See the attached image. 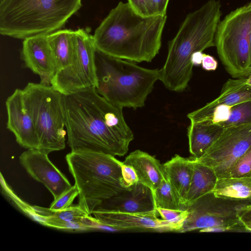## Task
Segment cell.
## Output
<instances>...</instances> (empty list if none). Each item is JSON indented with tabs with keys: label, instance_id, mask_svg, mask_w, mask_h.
<instances>
[{
	"label": "cell",
	"instance_id": "obj_37",
	"mask_svg": "<svg viewBox=\"0 0 251 251\" xmlns=\"http://www.w3.org/2000/svg\"><path fill=\"white\" fill-rule=\"evenodd\" d=\"M226 231H230L229 229L223 226H214L203 228L200 230V232H223Z\"/></svg>",
	"mask_w": 251,
	"mask_h": 251
},
{
	"label": "cell",
	"instance_id": "obj_38",
	"mask_svg": "<svg viewBox=\"0 0 251 251\" xmlns=\"http://www.w3.org/2000/svg\"><path fill=\"white\" fill-rule=\"evenodd\" d=\"M249 70L251 74V29L249 34Z\"/></svg>",
	"mask_w": 251,
	"mask_h": 251
},
{
	"label": "cell",
	"instance_id": "obj_31",
	"mask_svg": "<svg viewBox=\"0 0 251 251\" xmlns=\"http://www.w3.org/2000/svg\"><path fill=\"white\" fill-rule=\"evenodd\" d=\"M133 10L143 17L152 16L151 10V0H127Z\"/></svg>",
	"mask_w": 251,
	"mask_h": 251
},
{
	"label": "cell",
	"instance_id": "obj_24",
	"mask_svg": "<svg viewBox=\"0 0 251 251\" xmlns=\"http://www.w3.org/2000/svg\"><path fill=\"white\" fill-rule=\"evenodd\" d=\"M32 209L33 213L40 218V222L43 220L82 222L88 221L92 218L78 204L58 211L37 206L32 207Z\"/></svg>",
	"mask_w": 251,
	"mask_h": 251
},
{
	"label": "cell",
	"instance_id": "obj_17",
	"mask_svg": "<svg viewBox=\"0 0 251 251\" xmlns=\"http://www.w3.org/2000/svg\"><path fill=\"white\" fill-rule=\"evenodd\" d=\"M251 100V86L247 84V77L229 79L223 85L219 96L205 105L187 115L191 123H199L204 120L218 105L232 106Z\"/></svg>",
	"mask_w": 251,
	"mask_h": 251
},
{
	"label": "cell",
	"instance_id": "obj_30",
	"mask_svg": "<svg viewBox=\"0 0 251 251\" xmlns=\"http://www.w3.org/2000/svg\"><path fill=\"white\" fill-rule=\"evenodd\" d=\"M230 106L222 104L217 106L208 117L199 123L220 124L228 120L231 110Z\"/></svg>",
	"mask_w": 251,
	"mask_h": 251
},
{
	"label": "cell",
	"instance_id": "obj_26",
	"mask_svg": "<svg viewBox=\"0 0 251 251\" xmlns=\"http://www.w3.org/2000/svg\"><path fill=\"white\" fill-rule=\"evenodd\" d=\"M250 124H251V100L231 106L228 120L218 125L225 128Z\"/></svg>",
	"mask_w": 251,
	"mask_h": 251
},
{
	"label": "cell",
	"instance_id": "obj_39",
	"mask_svg": "<svg viewBox=\"0 0 251 251\" xmlns=\"http://www.w3.org/2000/svg\"><path fill=\"white\" fill-rule=\"evenodd\" d=\"M247 84L251 86V74L248 75L247 77Z\"/></svg>",
	"mask_w": 251,
	"mask_h": 251
},
{
	"label": "cell",
	"instance_id": "obj_25",
	"mask_svg": "<svg viewBox=\"0 0 251 251\" xmlns=\"http://www.w3.org/2000/svg\"><path fill=\"white\" fill-rule=\"evenodd\" d=\"M156 208L181 210L182 205L167 178L153 193Z\"/></svg>",
	"mask_w": 251,
	"mask_h": 251
},
{
	"label": "cell",
	"instance_id": "obj_8",
	"mask_svg": "<svg viewBox=\"0 0 251 251\" xmlns=\"http://www.w3.org/2000/svg\"><path fill=\"white\" fill-rule=\"evenodd\" d=\"M251 29V1L230 12L218 24L215 46L226 70L233 77L242 78L250 74Z\"/></svg>",
	"mask_w": 251,
	"mask_h": 251
},
{
	"label": "cell",
	"instance_id": "obj_23",
	"mask_svg": "<svg viewBox=\"0 0 251 251\" xmlns=\"http://www.w3.org/2000/svg\"><path fill=\"white\" fill-rule=\"evenodd\" d=\"M212 192L218 197L251 200V177L219 178Z\"/></svg>",
	"mask_w": 251,
	"mask_h": 251
},
{
	"label": "cell",
	"instance_id": "obj_22",
	"mask_svg": "<svg viewBox=\"0 0 251 251\" xmlns=\"http://www.w3.org/2000/svg\"><path fill=\"white\" fill-rule=\"evenodd\" d=\"M74 31L59 29L48 34V40L55 61L56 73L69 66L75 53Z\"/></svg>",
	"mask_w": 251,
	"mask_h": 251
},
{
	"label": "cell",
	"instance_id": "obj_19",
	"mask_svg": "<svg viewBox=\"0 0 251 251\" xmlns=\"http://www.w3.org/2000/svg\"><path fill=\"white\" fill-rule=\"evenodd\" d=\"M192 157L176 154L163 164L167 177L183 206L190 185L193 171Z\"/></svg>",
	"mask_w": 251,
	"mask_h": 251
},
{
	"label": "cell",
	"instance_id": "obj_5",
	"mask_svg": "<svg viewBox=\"0 0 251 251\" xmlns=\"http://www.w3.org/2000/svg\"><path fill=\"white\" fill-rule=\"evenodd\" d=\"M0 33L25 39L60 29L82 0H0Z\"/></svg>",
	"mask_w": 251,
	"mask_h": 251
},
{
	"label": "cell",
	"instance_id": "obj_1",
	"mask_svg": "<svg viewBox=\"0 0 251 251\" xmlns=\"http://www.w3.org/2000/svg\"><path fill=\"white\" fill-rule=\"evenodd\" d=\"M67 143L71 151H87L123 156L134 139L123 108L95 88L64 95Z\"/></svg>",
	"mask_w": 251,
	"mask_h": 251
},
{
	"label": "cell",
	"instance_id": "obj_36",
	"mask_svg": "<svg viewBox=\"0 0 251 251\" xmlns=\"http://www.w3.org/2000/svg\"><path fill=\"white\" fill-rule=\"evenodd\" d=\"M203 54L201 51H196L192 54L191 61L193 66H199L201 64Z\"/></svg>",
	"mask_w": 251,
	"mask_h": 251
},
{
	"label": "cell",
	"instance_id": "obj_33",
	"mask_svg": "<svg viewBox=\"0 0 251 251\" xmlns=\"http://www.w3.org/2000/svg\"><path fill=\"white\" fill-rule=\"evenodd\" d=\"M169 0H151V10L152 16L166 15Z\"/></svg>",
	"mask_w": 251,
	"mask_h": 251
},
{
	"label": "cell",
	"instance_id": "obj_11",
	"mask_svg": "<svg viewBox=\"0 0 251 251\" xmlns=\"http://www.w3.org/2000/svg\"><path fill=\"white\" fill-rule=\"evenodd\" d=\"M251 146V124L225 128L205 153L194 160L212 168L218 178L229 177L236 162Z\"/></svg>",
	"mask_w": 251,
	"mask_h": 251
},
{
	"label": "cell",
	"instance_id": "obj_7",
	"mask_svg": "<svg viewBox=\"0 0 251 251\" xmlns=\"http://www.w3.org/2000/svg\"><path fill=\"white\" fill-rule=\"evenodd\" d=\"M39 140L38 150L49 154L63 150L66 132L64 95L51 85L29 82L22 89Z\"/></svg>",
	"mask_w": 251,
	"mask_h": 251
},
{
	"label": "cell",
	"instance_id": "obj_32",
	"mask_svg": "<svg viewBox=\"0 0 251 251\" xmlns=\"http://www.w3.org/2000/svg\"><path fill=\"white\" fill-rule=\"evenodd\" d=\"M122 176L124 185L126 189L130 188L132 186L138 182V178L136 172L131 166L123 163Z\"/></svg>",
	"mask_w": 251,
	"mask_h": 251
},
{
	"label": "cell",
	"instance_id": "obj_13",
	"mask_svg": "<svg viewBox=\"0 0 251 251\" xmlns=\"http://www.w3.org/2000/svg\"><path fill=\"white\" fill-rule=\"evenodd\" d=\"M48 155L38 149H27L20 156V162L30 176L44 185L56 200L72 185Z\"/></svg>",
	"mask_w": 251,
	"mask_h": 251
},
{
	"label": "cell",
	"instance_id": "obj_9",
	"mask_svg": "<svg viewBox=\"0 0 251 251\" xmlns=\"http://www.w3.org/2000/svg\"><path fill=\"white\" fill-rule=\"evenodd\" d=\"M251 200H237L216 196L213 192L185 207L188 216L179 232L223 226L230 230H246L240 220L242 210Z\"/></svg>",
	"mask_w": 251,
	"mask_h": 251
},
{
	"label": "cell",
	"instance_id": "obj_18",
	"mask_svg": "<svg viewBox=\"0 0 251 251\" xmlns=\"http://www.w3.org/2000/svg\"><path fill=\"white\" fill-rule=\"evenodd\" d=\"M135 170L138 182L150 188L152 192L167 178L163 164L148 153L139 150L130 153L123 162Z\"/></svg>",
	"mask_w": 251,
	"mask_h": 251
},
{
	"label": "cell",
	"instance_id": "obj_16",
	"mask_svg": "<svg viewBox=\"0 0 251 251\" xmlns=\"http://www.w3.org/2000/svg\"><path fill=\"white\" fill-rule=\"evenodd\" d=\"M96 209L124 213H142L156 210V207L152 190L138 182L130 189L104 201Z\"/></svg>",
	"mask_w": 251,
	"mask_h": 251
},
{
	"label": "cell",
	"instance_id": "obj_15",
	"mask_svg": "<svg viewBox=\"0 0 251 251\" xmlns=\"http://www.w3.org/2000/svg\"><path fill=\"white\" fill-rule=\"evenodd\" d=\"M48 34H40L24 39L21 58L25 67L40 78V83L51 85L56 68Z\"/></svg>",
	"mask_w": 251,
	"mask_h": 251
},
{
	"label": "cell",
	"instance_id": "obj_4",
	"mask_svg": "<svg viewBox=\"0 0 251 251\" xmlns=\"http://www.w3.org/2000/svg\"><path fill=\"white\" fill-rule=\"evenodd\" d=\"M66 159L79 191L78 204L90 215L104 201L129 189L124 185L123 162L113 155L76 151Z\"/></svg>",
	"mask_w": 251,
	"mask_h": 251
},
{
	"label": "cell",
	"instance_id": "obj_35",
	"mask_svg": "<svg viewBox=\"0 0 251 251\" xmlns=\"http://www.w3.org/2000/svg\"><path fill=\"white\" fill-rule=\"evenodd\" d=\"M202 67L207 71H214L217 69L218 63L214 58L208 54H203Z\"/></svg>",
	"mask_w": 251,
	"mask_h": 251
},
{
	"label": "cell",
	"instance_id": "obj_12",
	"mask_svg": "<svg viewBox=\"0 0 251 251\" xmlns=\"http://www.w3.org/2000/svg\"><path fill=\"white\" fill-rule=\"evenodd\" d=\"M92 215L99 224L116 230L177 231L175 226L158 218L157 209L147 212L124 213L96 209Z\"/></svg>",
	"mask_w": 251,
	"mask_h": 251
},
{
	"label": "cell",
	"instance_id": "obj_14",
	"mask_svg": "<svg viewBox=\"0 0 251 251\" xmlns=\"http://www.w3.org/2000/svg\"><path fill=\"white\" fill-rule=\"evenodd\" d=\"M6 127L14 135L17 142L26 149H38L39 140L33 119L24 99L22 89H16L5 101Z\"/></svg>",
	"mask_w": 251,
	"mask_h": 251
},
{
	"label": "cell",
	"instance_id": "obj_29",
	"mask_svg": "<svg viewBox=\"0 0 251 251\" xmlns=\"http://www.w3.org/2000/svg\"><path fill=\"white\" fill-rule=\"evenodd\" d=\"M78 188L75 184L57 199L54 200L49 208L51 210L58 211L69 208L72 205L74 200L78 196Z\"/></svg>",
	"mask_w": 251,
	"mask_h": 251
},
{
	"label": "cell",
	"instance_id": "obj_2",
	"mask_svg": "<svg viewBox=\"0 0 251 251\" xmlns=\"http://www.w3.org/2000/svg\"><path fill=\"white\" fill-rule=\"evenodd\" d=\"M167 16L143 17L120 1L96 29L97 50L133 62H151L158 53Z\"/></svg>",
	"mask_w": 251,
	"mask_h": 251
},
{
	"label": "cell",
	"instance_id": "obj_28",
	"mask_svg": "<svg viewBox=\"0 0 251 251\" xmlns=\"http://www.w3.org/2000/svg\"><path fill=\"white\" fill-rule=\"evenodd\" d=\"M156 209L162 219L175 226L177 232H179L188 216L187 211L186 209L171 210L160 208Z\"/></svg>",
	"mask_w": 251,
	"mask_h": 251
},
{
	"label": "cell",
	"instance_id": "obj_27",
	"mask_svg": "<svg viewBox=\"0 0 251 251\" xmlns=\"http://www.w3.org/2000/svg\"><path fill=\"white\" fill-rule=\"evenodd\" d=\"M229 177H251V146L234 164Z\"/></svg>",
	"mask_w": 251,
	"mask_h": 251
},
{
	"label": "cell",
	"instance_id": "obj_3",
	"mask_svg": "<svg viewBox=\"0 0 251 251\" xmlns=\"http://www.w3.org/2000/svg\"><path fill=\"white\" fill-rule=\"evenodd\" d=\"M221 7L219 0H208L186 16L175 37L169 41L159 79L168 89L184 90L192 75V54L215 46V34L222 15Z\"/></svg>",
	"mask_w": 251,
	"mask_h": 251
},
{
	"label": "cell",
	"instance_id": "obj_10",
	"mask_svg": "<svg viewBox=\"0 0 251 251\" xmlns=\"http://www.w3.org/2000/svg\"><path fill=\"white\" fill-rule=\"evenodd\" d=\"M75 53L71 64L58 71L50 85L63 95L96 88V48L93 35L86 30L74 31Z\"/></svg>",
	"mask_w": 251,
	"mask_h": 251
},
{
	"label": "cell",
	"instance_id": "obj_34",
	"mask_svg": "<svg viewBox=\"0 0 251 251\" xmlns=\"http://www.w3.org/2000/svg\"><path fill=\"white\" fill-rule=\"evenodd\" d=\"M240 220L246 230L251 231V204L242 210Z\"/></svg>",
	"mask_w": 251,
	"mask_h": 251
},
{
	"label": "cell",
	"instance_id": "obj_21",
	"mask_svg": "<svg viewBox=\"0 0 251 251\" xmlns=\"http://www.w3.org/2000/svg\"><path fill=\"white\" fill-rule=\"evenodd\" d=\"M194 162L192 177L182 209L203 195L214 189L218 177L210 167L195 161Z\"/></svg>",
	"mask_w": 251,
	"mask_h": 251
},
{
	"label": "cell",
	"instance_id": "obj_6",
	"mask_svg": "<svg viewBox=\"0 0 251 251\" xmlns=\"http://www.w3.org/2000/svg\"><path fill=\"white\" fill-rule=\"evenodd\" d=\"M97 92L112 104L134 109L142 107L160 79V70L149 69L134 62L96 50Z\"/></svg>",
	"mask_w": 251,
	"mask_h": 251
},
{
	"label": "cell",
	"instance_id": "obj_20",
	"mask_svg": "<svg viewBox=\"0 0 251 251\" xmlns=\"http://www.w3.org/2000/svg\"><path fill=\"white\" fill-rule=\"evenodd\" d=\"M224 128L217 124L191 123L188 128L189 151L194 158L202 156L218 139Z\"/></svg>",
	"mask_w": 251,
	"mask_h": 251
}]
</instances>
